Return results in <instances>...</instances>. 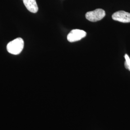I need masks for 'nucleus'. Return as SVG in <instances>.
I'll return each mask as SVG.
<instances>
[{"label":"nucleus","instance_id":"obj_1","mask_svg":"<svg viewBox=\"0 0 130 130\" xmlns=\"http://www.w3.org/2000/svg\"><path fill=\"white\" fill-rule=\"evenodd\" d=\"M24 45L23 40L21 38H18L7 44V50L10 54L17 55L20 54L23 50Z\"/></svg>","mask_w":130,"mask_h":130},{"label":"nucleus","instance_id":"obj_2","mask_svg":"<svg viewBox=\"0 0 130 130\" xmlns=\"http://www.w3.org/2000/svg\"><path fill=\"white\" fill-rule=\"evenodd\" d=\"M106 15V12L102 9H96L93 11H90L85 14V18L91 22H96L102 19Z\"/></svg>","mask_w":130,"mask_h":130},{"label":"nucleus","instance_id":"obj_3","mask_svg":"<svg viewBox=\"0 0 130 130\" xmlns=\"http://www.w3.org/2000/svg\"><path fill=\"white\" fill-rule=\"evenodd\" d=\"M86 36V32L78 29L72 30L67 36V39L70 42H77Z\"/></svg>","mask_w":130,"mask_h":130},{"label":"nucleus","instance_id":"obj_4","mask_svg":"<svg viewBox=\"0 0 130 130\" xmlns=\"http://www.w3.org/2000/svg\"><path fill=\"white\" fill-rule=\"evenodd\" d=\"M112 18L113 20L122 23L130 22V13L124 11H119L114 13Z\"/></svg>","mask_w":130,"mask_h":130},{"label":"nucleus","instance_id":"obj_5","mask_svg":"<svg viewBox=\"0 0 130 130\" xmlns=\"http://www.w3.org/2000/svg\"><path fill=\"white\" fill-rule=\"evenodd\" d=\"M27 9L30 12L36 13L38 11V6L36 0H23Z\"/></svg>","mask_w":130,"mask_h":130},{"label":"nucleus","instance_id":"obj_6","mask_svg":"<svg viewBox=\"0 0 130 130\" xmlns=\"http://www.w3.org/2000/svg\"><path fill=\"white\" fill-rule=\"evenodd\" d=\"M124 57L125 58V62H124V66L126 69L130 71V58L127 54L125 55Z\"/></svg>","mask_w":130,"mask_h":130}]
</instances>
